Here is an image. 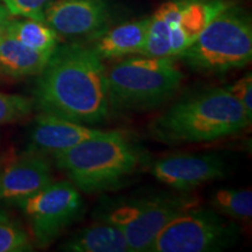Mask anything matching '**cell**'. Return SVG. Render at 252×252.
Masks as SVG:
<instances>
[{
	"label": "cell",
	"mask_w": 252,
	"mask_h": 252,
	"mask_svg": "<svg viewBox=\"0 0 252 252\" xmlns=\"http://www.w3.org/2000/svg\"><path fill=\"white\" fill-rule=\"evenodd\" d=\"M33 103L41 112L84 125H98L110 113L106 68L93 48L58 46L37 75Z\"/></svg>",
	"instance_id": "cell-1"
},
{
	"label": "cell",
	"mask_w": 252,
	"mask_h": 252,
	"mask_svg": "<svg viewBox=\"0 0 252 252\" xmlns=\"http://www.w3.org/2000/svg\"><path fill=\"white\" fill-rule=\"evenodd\" d=\"M251 119L226 88H207L173 103L150 123L149 132L168 145L206 143L239 133Z\"/></svg>",
	"instance_id": "cell-2"
},
{
	"label": "cell",
	"mask_w": 252,
	"mask_h": 252,
	"mask_svg": "<svg viewBox=\"0 0 252 252\" xmlns=\"http://www.w3.org/2000/svg\"><path fill=\"white\" fill-rule=\"evenodd\" d=\"M78 190L98 194L127 184L145 162L141 147L126 132L102 131L54 158Z\"/></svg>",
	"instance_id": "cell-3"
},
{
	"label": "cell",
	"mask_w": 252,
	"mask_h": 252,
	"mask_svg": "<svg viewBox=\"0 0 252 252\" xmlns=\"http://www.w3.org/2000/svg\"><path fill=\"white\" fill-rule=\"evenodd\" d=\"M184 72L174 59L127 56L106 69L110 109L146 112L171 100L180 89Z\"/></svg>",
	"instance_id": "cell-4"
},
{
	"label": "cell",
	"mask_w": 252,
	"mask_h": 252,
	"mask_svg": "<svg viewBox=\"0 0 252 252\" xmlns=\"http://www.w3.org/2000/svg\"><path fill=\"white\" fill-rule=\"evenodd\" d=\"M251 59L250 17L241 9L226 6L176 60H181L195 71L219 75L243 68Z\"/></svg>",
	"instance_id": "cell-5"
},
{
	"label": "cell",
	"mask_w": 252,
	"mask_h": 252,
	"mask_svg": "<svg viewBox=\"0 0 252 252\" xmlns=\"http://www.w3.org/2000/svg\"><path fill=\"white\" fill-rule=\"evenodd\" d=\"M197 204V197L188 191L149 194L112 202L100 212L99 220L122 229L130 252H150L159 232L176 216Z\"/></svg>",
	"instance_id": "cell-6"
},
{
	"label": "cell",
	"mask_w": 252,
	"mask_h": 252,
	"mask_svg": "<svg viewBox=\"0 0 252 252\" xmlns=\"http://www.w3.org/2000/svg\"><path fill=\"white\" fill-rule=\"evenodd\" d=\"M226 6L222 0L163 2L150 17L147 40L140 55L176 60Z\"/></svg>",
	"instance_id": "cell-7"
},
{
	"label": "cell",
	"mask_w": 252,
	"mask_h": 252,
	"mask_svg": "<svg viewBox=\"0 0 252 252\" xmlns=\"http://www.w3.org/2000/svg\"><path fill=\"white\" fill-rule=\"evenodd\" d=\"M241 230L235 220L216 210L195 206L167 224L150 252H214L237 243Z\"/></svg>",
	"instance_id": "cell-8"
},
{
	"label": "cell",
	"mask_w": 252,
	"mask_h": 252,
	"mask_svg": "<svg viewBox=\"0 0 252 252\" xmlns=\"http://www.w3.org/2000/svg\"><path fill=\"white\" fill-rule=\"evenodd\" d=\"M18 206L30 223L36 244L47 247L78 220L84 204L70 181H53Z\"/></svg>",
	"instance_id": "cell-9"
},
{
	"label": "cell",
	"mask_w": 252,
	"mask_h": 252,
	"mask_svg": "<svg viewBox=\"0 0 252 252\" xmlns=\"http://www.w3.org/2000/svg\"><path fill=\"white\" fill-rule=\"evenodd\" d=\"M150 172L158 181L174 190L190 191L198 186L224 178L228 167L222 158L214 153H179L156 160Z\"/></svg>",
	"instance_id": "cell-10"
},
{
	"label": "cell",
	"mask_w": 252,
	"mask_h": 252,
	"mask_svg": "<svg viewBox=\"0 0 252 252\" xmlns=\"http://www.w3.org/2000/svg\"><path fill=\"white\" fill-rule=\"evenodd\" d=\"M108 20L106 0H53L43 13V21L67 37L99 35Z\"/></svg>",
	"instance_id": "cell-11"
},
{
	"label": "cell",
	"mask_w": 252,
	"mask_h": 252,
	"mask_svg": "<svg viewBox=\"0 0 252 252\" xmlns=\"http://www.w3.org/2000/svg\"><path fill=\"white\" fill-rule=\"evenodd\" d=\"M53 181L48 157L27 151L0 169V201L18 206Z\"/></svg>",
	"instance_id": "cell-12"
},
{
	"label": "cell",
	"mask_w": 252,
	"mask_h": 252,
	"mask_svg": "<svg viewBox=\"0 0 252 252\" xmlns=\"http://www.w3.org/2000/svg\"><path fill=\"white\" fill-rule=\"evenodd\" d=\"M103 130L40 112L30 133L28 151L55 158Z\"/></svg>",
	"instance_id": "cell-13"
},
{
	"label": "cell",
	"mask_w": 252,
	"mask_h": 252,
	"mask_svg": "<svg viewBox=\"0 0 252 252\" xmlns=\"http://www.w3.org/2000/svg\"><path fill=\"white\" fill-rule=\"evenodd\" d=\"M150 17L102 32L91 48L103 60H118L141 54L149 33Z\"/></svg>",
	"instance_id": "cell-14"
},
{
	"label": "cell",
	"mask_w": 252,
	"mask_h": 252,
	"mask_svg": "<svg viewBox=\"0 0 252 252\" xmlns=\"http://www.w3.org/2000/svg\"><path fill=\"white\" fill-rule=\"evenodd\" d=\"M60 249L68 252H130L122 229L103 220L72 234Z\"/></svg>",
	"instance_id": "cell-15"
},
{
	"label": "cell",
	"mask_w": 252,
	"mask_h": 252,
	"mask_svg": "<svg viewBox=\"0 0 252 252\" xmlns=\"http://www.w3.org/2000/svg\"><path fill=\"white\" fill-rule=\"evenodd\" d=\"M52 53L31 49L4 32L0 37V72L11 77L37 76Z\"/></svg>",
	"instance_id": "cell-16"
},
{
	"label": "cell",
	"mask_w": 252,
	"mask_h": 252,
	"mask_svg": "<svg viewBox=\"0 0 252 252\" xmlns=\"http://www.w3.org/2000/svg\"><path fill=\"white\" fill-rule=\"evenodd\" d=\"M5 33L36 52L53 53L59 46V34L46 23L34 19H8L5 26Z\"/></svg>",
	"instance_id": "cell-17"
},
{
	"label": "cell",
	"mask_w": 252,
	"mask_h": 252,
	"mask_svg": "<svg viewBox=\"0 0 252 252\" xmlns=\"http://www.w3.org/2000/svg\"><path fill=\"white\" fill-rule=\"evenodd\" d=\"M216 212L236 220H250L252 216V193L250 189L220 188L210 198Z\"/></svg>",
	"instance_id": "cell-18"
},
{
	"label": "cell",
	"mask_w": 252,
	"mask_h": 252,
	"mask_svg": "<svg viewBox=\"0 0 252 252\" xmlns=\"http://www.w3.org/2000/svg\"><path fill=\"white\" fill-rule=\"evenodd\" d=\"M32 250L30 236L19 223L0 210V252Z\"/></svg>",
	"instance_id": "cell-19"
},
{
	"label": "cell",
	"mask_w": 252,
	"mask_h": 252,
	"mask_svg": "<svg viewBox=\"0 0 252 252\" xmlns=\"http://www.w3.org/2000/svg\"><path fill=\"white\" fill-rule=\"evenodd\" d=\"M33 100L17 94L0 93V125L20 121L32 112Z\"/></svg>",
	"instance_id": "cell-20"
},
{
	"label": "cell",
	"mask_w": 252,
	"mask_h": 252,
	"mask_svg": "<svg viewBox=\"0 0 252 252\" xmlns=\"http://www.w3.org/2000/svg\"><path fill=\"white\" fill-rule=\"evenodd\" d=\"M53 0H0L9 15L43 21V13ZM45 23V21H43Z\"/></svg>",
	"instance_id": "cell-21"
},
{
	"label": "cell",
	"mask_w": 252,
	"mask_h": 252,
	"mask_svg": "<svg viewBox=\"0 0 252 252\" xmlns=\"http://www.w3.org/2000/svg\"><path fill=\"white\" fill-rule=\"evenodd\" d=\"M226 89L241 103L249 117L252 118V74L250 71L239 80L226 87Z\"/></svg>",
	"instance_id": "cell-22"
},
{
	"label": "cell",
	"mask_w": 252,
	"mask_h": 252,
	"mask_svg": "<svg viewBox=\"0 0 252 252\" xmlns=\"http://www.w3.org/2000/svg\"><path fill=\"white\" fill-rule=\"evenodd\" d=\"M8 12L6 11V8L0 4V37H1L2 34H4L5 32V26H6V23H7L8 20Z\"/></svg>",
	"instance_id": "cell-23"
}]
</instances>
